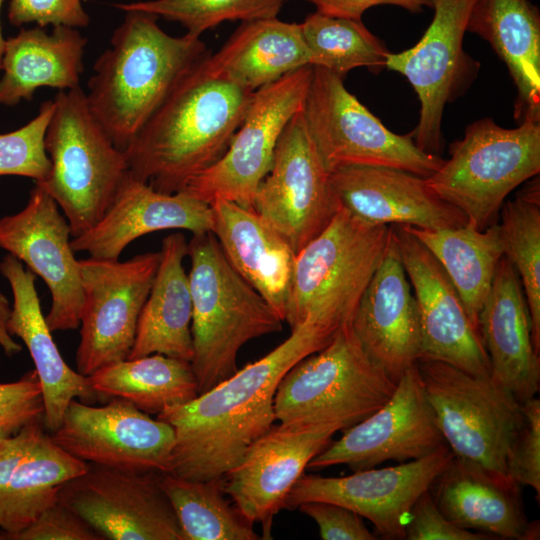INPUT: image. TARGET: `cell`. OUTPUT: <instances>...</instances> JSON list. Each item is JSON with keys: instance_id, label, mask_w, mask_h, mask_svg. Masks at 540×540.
<instances>
[{"instance_id": "cell-1", "label": "cell", "mask_w": 540, "mask_h": 540, "mask_svg": "<svg viewBox=\"0 0 540 540\" xmlns=\"http://www.w3.org/2000/svg\"><path fill=\"white\" fill-rule=\"evenodd\" d=\"M336 334L307 319L267 355L157 415L175 432L171 474L196 481L226 477L276 420L274 397L283 376Z\"/></svg>"}, {"instance_id": "cell-2", "label": "cell", "mask_w": 540, "mask_h": 540, "mask_svg": "<svg viewBox=\"0 0 540 540\" xmlns=\"http://www.w3.org/2000/svg\"><path fill=\"white\" fill-rule=\"evenodd\" d=\"M203 60L124 150L129 174L163 193L183 191L223 156L255 92L212 75Z\"/></svg>"}, {"instance_id": "cell-3", "label": "cell", "mask_w": 540, "mask_h": 540, "mask_svg": "<svg viewBox=\"0 0 540 540\" xmlns=\"http://www.w3.org/2000/svg\"><path fill=\"white\" fill-rule=\"evenodd\" d=\"M157 19L127 11L87 84L91 113L122 151L182 78L210 54L200 36L169 35Z\"/></svg>"}, {"instance_id": "cell-4", "label": "cell", "mask_w": 540, "mask_h": 540, "mask_svg": "<svg viewBox=\"0 0 540 540\" xmlns=\"http://www.w3.org/2000/svg\"><path fill=\"white\" fill-rule=\"evenodd\" d=\"M187 255L194 349L190 364L201 394L238 370L243 345L280 332L283 321L232 267L212 232L193 234Z\"/></svg>"}, {"instance_id": "cell-5", "label": "cell", "mask_w": 540, "mask_h": 540, "mask_svg": "<svg viewBox=\"0 0 540 540\" xmlns=\"http://www.w3.org/2000/svg\"><path fill=\"white\" fill-rule=\"evenodd\" d=\"M391 231V225L369 223L342 206L295 256L284 318L290 328L307 319L335 332L351 325Z\"/></svg>"}, {"instance_id": "cell-6", "label": "cell", "mask_w": 540, "mask_h": 540, "mask_svg": "<svg viewBox=\"0 0 540 540\" xmlns=\"http://www.w3.org/2000/svg\"><path fill=\"white\" fill-rule=\"evenodd\" d=\"M53 102L44 137L50 170L35 185L57 203L74 238L106 213L128 165L125 152L113 144L91 113L80 86L59 90Z\"/></svg>"}, {"instance_id": "cell-7", "label": "cell", "mask_w": 540, "mask_h": 540, "mask_svg": "<svg viewBox=\"0 0 540 540\" xmlns=\"http://www.w3.org/2000/svg\"><path fill=\"white\" fill-rule=\"evenodd\" d=\"M396 384L366 354L349 325L283 376L274 397L276 420L295 426L337 424L344 430L384 405Z\"/></svg>"}, {"instance_id": "cell-8", "label": "cell", "mask_w": 540, "mask_h": 540, "mask_svg": "<svg viewBox=\"0 0 540 540\" xmlns=\"http://www.w3.org/2000/svg\"><path fill=\"white\" fill-rule=\"evenodd\" d=\"M539 172L540 122L507 129L483 118L466 127L450 145V159L425 180L482 231L498 222L506 197Z\"/></svg>"}, {"instance_id": "cell-9", "label": "cell", "mask_w": 540, "mask_h": 540, "mask_svg": "<svg viewBox=\"0 0 540 540\" xmlns=\"http://www.w3.org/2000/svg\"><path fill=\"white\" fill-rule=\"evenodd\" d=\"M311 139L329 172L346 166L399 169L427 178L444 163L420 150L412 132L390 131L344 86L343 78L312 66L303 105Z\"/></svg>"}, {"instance_id": "cell-10", "label": "cell", "mask_w": 540, "mask_h": 540, "mask_svg": "<svg viewBox=\"0 0 540 540\" xmlns=\"http://www.w3.org/2000/svg\"><path fill=\"white\" fill-rule=\"evenodd\" d=\"M417 367L445 443L454 456L508 477L509 446L524 421L523 404L491 377L420 358Z\"/></svg>"}, {"instance_id": "cell-11", "label": "cell", "mask_w": 540, "mask_h": 540, "mask_svg": "<svg viewBox=\"0 0 540 540\" xmlns=\"http://www.w3.org/2000/svg\"><path fill=\"white\" fill-rule=\"evenodd\" d=\"M311 77L308 65L256 90L226 152L183 191L207 204L221 198L251 208L280 136L303 109Z\"/></svg>"}, {"instance_id": "cell-12", "label": "cell", "mask_w": 540, "mask_h": 540, "mask_svg": "<svg viewBox=\"0 0 540 540\" xmlns=\"http://www.w3.org/2000/svg\"><path fill=\"white\" fill-rule=\"evenodd\" d=\"M159 261L160 251L138 254L126 261L94 257L79 260L83 306L76 370L80 374L88 377L128 358Z\"/></svg>"}, {"instance_id": "cell-13", "label": "cell", "mask_w": 540, "mask_h": 540, "mask_svg": "<svg viewBox=\"0 0 540 540\" xmlns=\"http://www.w3.org/2000/svg\"><path fill=\"white\" fill-rule=\"evenodd\" d=\"M341 207L301 110L280 136L271 168L251 208L297 254L327 227Z\"/></svg>"}, {"instance_id": "cell-14", "label": "cell", "mask_w": 540, "mask_h": 540, "mask_svg": "<svg viewBox=\"0 0 540 540\" xmlns=\"http://www.w3.org/2000/svg\"><path fill=\"white\" fill-rule=\"evenodd\" d=\"M434 17L420 41L399 53H389L386 68L407 78L421 104L412 131L416 146L440 156L445 105L471 84L479 64L463 49L464 33L475 0H430Z\"/></svg>"}, {"instance_id": "cell-15", "label": "cell", "mask_w": 540, "mask_h": 540, "mask_svg": "<svg viewBox=\"0 0 540 540\" xmlns=\"http://www.w3.org/2000/svg\"><path fill=\"white\" fill-rule=\"evenodd\" d=\"M50 436L88 464L130 472L172 471L173 427L120 398L102 406L72 400Z\"/></svg>"}, {"instance_id": "cell-16", "label": "cell", "mask_w": 540, "mask_h": 540, "mask_svg": "<svg viewBox=\"0 0 540 540\" xmlns=\"http://www.w3.org/2000/svg\"><path fill=\"white\" fill-rule=\"evenodd\" d=\"M158 472H130L89 464L60 485L58 501L104 539L184 540Z\"/></svg>"}, {"instance_id": "cell-17", "label": "cell", "mask_w": 540, "mask_h": 540, "mask_svg": "<svg viewBox=\"0 0 540 540\" xmlns=\"http://www.w3.org/2000/svg\"><path fill=\"white\" fill-rule=\"evenodd\" d=\"M342 431L343 435L316 455L307 468L343 464L356 472L390 460L398 463L417 460L446 444L417 363L405 370L384 405Z\"/></svg>"}, {"instance_id": "cell-18", "label": "cell", "mask_w": 540, "mask_h": 540, "mask_svg": "<svg viewBox=\"0 0 540 540\" xmlns=\"http://www.w3.org/2000/svg\"><path fill=\"white\" fill-rule=\"evenodd\" d=\"M453 457L451 449L444 444L417 460L356 471L344 477L304 472L291 489L285 508L293 510L309 501L339 504L368 519L382 539L403 540L414 502L430 488Z\"/></svg>"}, {"instance_id": "cell-19", "label": "cell", "mask_w": 540, "mask_h": 540, "mask_svg": "<svg viewBox=\"0 0 540 540\" xmlns=\"http://www.w3.org/2000/svg\"><path fill=\"white\" fill-rule=\"evenodd\" d=\"M71 239L66 217L37 185L22 210L0 219V248L26 264L50 291L45 318L52 332L80 326L83 288Z\"/></svg>"}, {"instance_id": "cell-20", "label": "cell", "mask_w": 540, "mask_h": 540, "mask_svg": "<svg viewBox=\"0 0 540 540\" xmlns=\"http://www.w3.org/2000/svg\"><path fill=\"white\" fill-rule=\"evenodd\" d=\"M401 260L416 299L423 354L479 377L491 366L479 331L447 273L403 225H392Z\"/></svg>"}, {"instance_id": "cell-21", "label": "cell", "mask_w": 540, "mask_h": 540, "mask_svg": "<svg viewBox=\"0 0 540 540\" xmlns=\"http://www.w3.org/2000/svg\"><path fill=\"white\" fill-rule=\"evenodd\" d=\"M341 430L337 424L272 425L226 475L225 493L251 523H261L267 536L273 517L309 462Z\"/></svg>"}, {"instance_id": "cell-22", "label": "cell", "mask_w": 540, "mask_h": 540, "mask_svg": "<svg viewBox=\"0 0 540 540\" xmlns=\"http://www.w3.org/2000/svg\"><path fill=\"white\" fill-rule=\"evenodd\" d=\"M385 255L355 310L351 327L366 354L394 382L422 357L415 296L401 260L393 227Z\"/></svg>"}, {"instance_id": "cell-23", "label": "cell", "mask_w": 540, "mask_h": 540, "mask_svg": "<svg viewBox=\"0 0 540 540\" xmlns=\"http://www.w3.org/2000/svg\"><path fill=\"white\" fill-rule=\"evenodd\" d=\"M209 204L185 191L163 193L127 172L110 207L88 231L71 239L75 252L118 260L124 249L143 235L162 230L212 232Z\"/></svg>"}, {"instance_id": "cell-24", "label": "cell", "mask_w": 540, "mask_h": 540, "mask_svg": "<svg viewBox=\"0 0 540 540\" xmlns=\"http://www.w3.org/2000/svg\"><path fill=\"white\" fill-rule=\"evenodd\" d=\"M342 204L373 224L440 230L468 222L457 207L439 197L424 177L378 166H346L330 172Z\"/></svg>"}, {"instance_id": "cell-25", "label": "cell", "mask_w": 540, "mask_h": 540, "mask_svg": "<svg viewBox=\"0 0 540 540\" xmlns=\"http://www.w3.org/2000/svg\"><path fill=\"white\" fill-rule=\"evenodd\" d=\"M0 272L8 281L13 296L8 331L18 337L30 353L42 389V424L52 433L60 426L72 400L92 404L100 397L88 377L64 361L42 312L35 275L11 254L0 262Z\"/></svg>"}, {"instance_id": "cell-26", "label": "cell", "mask_w": 540, "mask_h": 540, "mask_svg": "<svg viewBox=\"0 0 540 540\" xmlns=\"http://www.w3.org/2000/svg\"><path fill=\"white\" fill-rule=\"evenodd\" d=\"M479 332L489 357L491 379L520 403L540 390V357L531 334L523 287L512 263L503 256L478 318Z\"/></svg>"}, {"instance_id": "cell-27", "label": "cell", "mask_w": 540, "mask_h": 540, "mask_svg": "<svg viewBox=\"0 0 540 540\" xmlns=\"http://www.w3.org/2000/svg\"><path fill=\"white\" fill-rule=\"evenodd\" d=\"M212 233L232 267L284 321L296 253L252 208L216 198Z\"/></svg>"}, {"instance_id": "cell-28", "label": "cell", "mask_w": 540, "mask_h": 540, "mask_svg": "<svg viewBox=\"0 0 540 540\" xmlns=\"http://www.w3.org/2000/svg\"><path fill=\"white\" fill-rule=\"evenodd\" d=\"M429 491L455 525L495 539L524 540L528 520L521 489L509 477L454 456Z\"/></svg>"}, {"instance_id": "cell-29", "label": "cell", "mask_w": 540, "mask_h": 540, "mask_svg": "<svg viewBox=\"0 0 540 540\" xmlns=\"http://www.w3.org/2000/svg\"><path fill=\"white\" fill-rule=\"evenodd\" d=\"M467 31L488 41L517 88L514 118L540 122V13L529 0H475Z\"/></svg>"}, {"instance_id": "cell-30", "label": "cell", "mask_w": 540, "mask_h": 540, "mask_svg": "<svg viewBox=\"0 0 540 540\" xmlns=\"http://www.w3.org/2000/svg\"><path fill=\"white\" fill-rule=\"evenodd\" d=\"M87 38L76 28H21L5 41L0 78V104L30 101L40 87H79Z\"/></svg>"}, {"instance_id": "cell-31", "label": "cell", "mask_w": 540, "mask_h": 540, "mask_svg": "<svg viewBox=\"0 0 540 540\" xmlns=\"http://www.w3.org/2000/svg\"><path fill=\"white\" fill-rule=\"evenodd\" d=\"M187 244L180 232L163 239L158 269L127 359L162 354L191 362L194 355L192 297L183 266Z\"/></svg>"}, {"instance_id": "cell-32", "label": "cell", "mask_w": 540, "mask_h": 540, "mask_svg": "<svg viewBox=\"0 0 540 540\" xmlns=\"http://www.w3.org/2000/svg\"><path fill=\"white\" fill-rule=\"evenodd\" d=\"M203 65L212 75L256 91L311 65V55L300 24L271 17L242 22Z\"/></svg>"}, {"instance_id": "cell-33", "label": "cell", "mask_w": 540, "mask_h": 540, "mask_svg": "<svg viewBox=\"0 0 540 540\" xmlns=\"http://www.w3.org/2000/svg\"><path fill=\"white\" fill-rule=\"evenodd\" d=\"M437 259L456 288L473 326L490 291L504 244L499 222L480 231L470 223L430 230L403 225ZM480 333V332H479Z\"/></svg>"}, {"instance_id": "cell-34", "label": "cell", "mask_w": 540, "mask_h": 540, "mask_svg": "<svg viewBox=\"0 0 540 540\" xmlns=\"http://www.w3.org/2000/svg\"><path fill=\"white\" fill-rule=\"evenodd\" d=\"M89 464L56 445L44 429L16 467L0 505V540H14L45 509L58 501L61 484Z\"/></svg>"}, {"instance_id": "cell-35", "label": "cell", "mask_w": 540, "mask_h": 540, "mask_svg": "<svg viewBox=\"0 0 540 540\" xmlns=\"http://www.w3.org/2000/svg\"><path fill=\"white\" fill-rule=\"evenodd\" d=\"M88 379L100 399L120 398L156 416L199 395L190 362L162 354L111 363Z\"/></svg>"}, {"instance_id": "cell-36", "label": "cell", "mask_w": 540, "mask_h": 540, "mask_svg": "<svg viewBox=\"0 0 540 540\" xmlns=\"http://www.w3.org/2000/svg\"><path fill=\"white\" fill-rule=\"evenodd\" d=\"M226 478L188 480L161 474V485L176 514L184 540H258L249 522L225 499Z\"/></svg>"}, {"instance_id": "cell-37", "label": "cell", "mask_w": 540, "mask_h": 540, "mask_svg": "<svg viewBox=\"0 0 540 540\" xmlns=\"http://www.w3.org/2000/svg\"><path fill=\"white\" fill-rule=\"evenodd\" d=\"M504 256L519 275L531 320L532 342L540 354V189L531 181L500 210Z\"/></svg>"}, {"instance_id": "cell-38", "label": "cell", "mask_w": 540, "mask_h": 540, "mask_svg": "<svg viewBox=\"0 0 540 540\" xmlns=\"http://www.w3.org/2000/svg\"><path fill=\"white\" fill-rule=\"evenodd\" d=\"M300 26L312 66L325 68L341 78L355 68L365 67L373 73L386 68L390 52L361 20L314 12Z\"/></svg>"}, {"instance_id": "cell-39", "label": "cell", "mask_w": 540, "mask_h": 540, "mask_svg": "<svg viewBox=\"0 0 540 540\" xmlns=\"http://www.w3.org/2000/svg\"><path fill=\"white\" fill-rule=\"evenodd\" d=\"M286 0H149L117 3L124 12L142 11L173 21L187 33L201 36L226 21L277 17Z\"/></svg>"}, {"instance_id": "cell-40", "label": "cell", "mask_w": 540, "mask_h": 540, "mask_svg": "<svg viewBox=\"0 0 540 540\" xmlns=\"http://www.w3.org/2000/svg\"><path fill=\"white\" fill-rule=\"evenodd\" d=\"M53 107V100L43 102L31 121L14 131L0 134V176H22L35 183L47 177L50 161L44 137Z\"/></svg>"}, {"instance_id": "cell-41", "label": "cell", "mask_w": 540, "mask_h": 540, "mask_svg": "<svg viewBox=\"0 0 540 540\" xmlns=\"http://www.w3.org/2000/svg\"><path fill=\"white\" fill-rule=\"evenodd\" d=\"M524 421L508 449L506 470L517 484L530 486L540 496V400L523 403Z\"/></svg>"}, {"instance_id": "cell-42", "label": "cell", "mask_w": 540, "mask_h": 540, "mask_svg": "<svg viewBox=\"0 0 540 540\" xmlns=\"http://www.w3.org/2000/svg\"><path fill=\"white\" fill-rule=\"evenodd\" d=\"M43 412L42 389L34 369L16 381L0 383V439L42 421Z\"/></svg>"}, {"instance_id": "cell-43", "label": "cell", "mask_w": 540, "mask_h": 540, "mask_svg": "<svg viewBox=\"0 0 540 540\" xmlns=\"http://www.w3.org/2000/svg\"><path fill=\"white\" fill-rule=\"evenodd\" d=\"M7 16L16 27L35 23L42 28L48 25L79 28L90 22L82 0H10Z\"/></svg>"}, {"instance_id": "cell-44", "label": "cell", "mask_w": 540, "mask_h": 540, "mask_svg": "<svg viewBox=\"0 0 540 540\" xmlns=\"http://www.w3.org/2000/svg\"><path fill=\"white\" fill-rule=\"evenodd\" d=\"M408 540H491L493 536L461 528L449 521L424 491L414 502L405 527Z\"/></svg>"}, {"instance_id": "cell-45", "label": "cell", "mask_w": 540, "mask_h": 540, "mask_svg": "<svg viewBox=\"0 0 540 540\" xmlns=\"http://www.w3.org/2000/svg\"><path fill=\"white\" fill-rule=\"evenodd\" d=\"M85 520L57 501L45 509L14 540H103Z\"/></svg>"}, {"instance_id": "cell-46", "label": "cell", "mask_w": 540, "mask_h": 540, "mask_svg": "<svg viewBox=\"0 0 540 540\" xmlns=\"http://www.w3.org/2000/svg\"><path fill=\"white\" fill-rule=\"evenodd\" d=\"M303 514L313 519L323 540H375L378 536L366 527L362 517L353 510L327 501L300 504Z\"/></svg>"}, {"instance_id": "cell-47", "label": "cell", "mask_w": 540, "mask_h": 540, "mask_svg": "<svg viewBox=\"0 0 540 540\" xmlns=\"http://www.w3.org/2000/svg\"><path fill=\"white\" fill-rule=\"evenodd\" d=\"M316 8V12L336 18L360 21L363 13L378 5H395L412 13L422 12L431 7L430 0H306Z\"/></svg>"}, {"instance_id": "cell-48", "label": "cell", "mask_w": 540, "mask_h": 540, "mask_svg": "<svg viewBox=\"0 0 540 540\" xmlns=\"http://www.w3.org/2000/svg\"><path fill=\"white\" fill-rule=\"evenodd\" d=\"M43 429L41 420L28 424L9 438L6 448L0 453V505L16 467Z\"/></svg>"}, {"instance_id": "cell-49", "label": "cell", "mask_w": 540, "mask_h": 540, "mask_svg": "<svg viewBox=\"0 0 540 540\" xmlns=\"http://www.w3.org/2000/svg\"><path fill=\"white\" fill-rule=\"evenodd\" d=\"M11 306L8 298L0 292V348L8 356L22 351V346L8 331L7 323Z\"/></svg>"}, {"instance_id": "cell-50", "label": "cell", "mask_w": 540, "mask_h": 540, "mask_svg": "<svg viewBox=\"0 0 540 540\" xmlns=\"http://www.w3.org/2000/svg\"><path fill=\"white\" fill-rule=\"evenodd\" d=\"M539 521L528 522L524 540H536L539 539Z\"/></svg>"}, {"instance_id": "cell-51", "label": "cell", "mask_w": 540, "mask_h": 540, "mask_svg": "<svg viewBox=\"0 0 540 540\" xmlns=\"http://www.w3.org/2000/svg\"><path fill=\"white\" fill-rule=\"evenodd\" d=\"M3 3H4V0H0V14H1ZM5 41L6 39H4L3 34H2V27H1V20H0V71H1V65H2V58L4 54Z\"/></svg>"}, {"instance_id": "cell-52", "label": "cell", "mask_w": 540, "mask_h": 540, "mask_svg": "<svg viewBox=\"0 0 540 540\" xmlns=\"http://www.w3.org/2000/svg\"><path fill=\"white\" fill-rule=\"evenodd\" d=\"M9 438L0 439V453H2L4 451V449L6 448V446L8 444V441H9Z\"/></svg>"}]
</instances>
